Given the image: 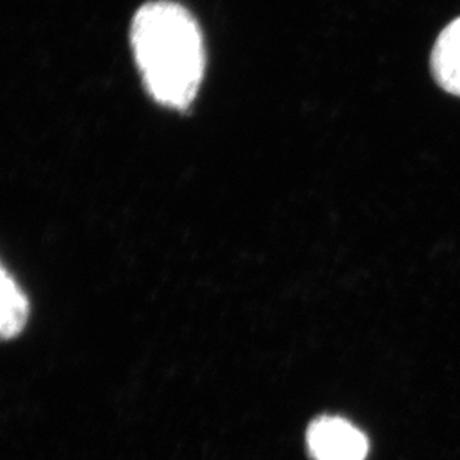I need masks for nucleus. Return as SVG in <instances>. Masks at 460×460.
<instances>
[{"instance_id": "nucleus-1", "label": "nucleus", "mask_w": 460, "mask_h": 460, "mask_svg": "<svg viewBox=\"0 0 460 460\" xmlns=\"http://www.w3.org/2000/svg\"><path fill=\"white\" fill-rule=\"evenodd\" d=\"M131 44L151 96L169 108H188L200 88L206 60L191 13L167 0L144 4L133 18Z\"/></svg>"}, {"instance_id": "nucleus-2", "label": "nucleus", "mask_w": 460, "mask_h": 460, "mask_svg": "<svg viewBox=\"0 0 460 460\" xmlns=\"http://www.w3.org/2000/svg\"><path fill=\"white\" fill-rule=\"evenodd\" d=\"M308 452L314 460H365L368 439L341 417H319L308 426Z\"/></svg>"}, {"instance_id": "nucleus-3", "label": "nucleus", "mask_w": 460, "mask_h": 460, "mask_svg": "<svg viewBox=\"0 0 460 460\" xmlns=\"http://www.w3.org/2000/svg\"><path fill=\"white\" fill-rule=\"evenodd\" d=\"M430 66L446 92L460 97V18L450 22L435 42Z\"/></svg>"}, {"instance_id": "nucleus-4", "label": "nucleus", "mask_w": 460, "mask_h": 460, "mask_svg": "<svg viewBox=\"0 0 460 460\" xmlns=\"http://www.w3.org/2000/svg\"><path fill=\"white\" fill-rule=\"evenodd\" d=\"M2 313H0V332L4 340L15 339L26 326L29 317V301L18 287L15 279L2 270Z\"/></svg>"}]
</instances>
